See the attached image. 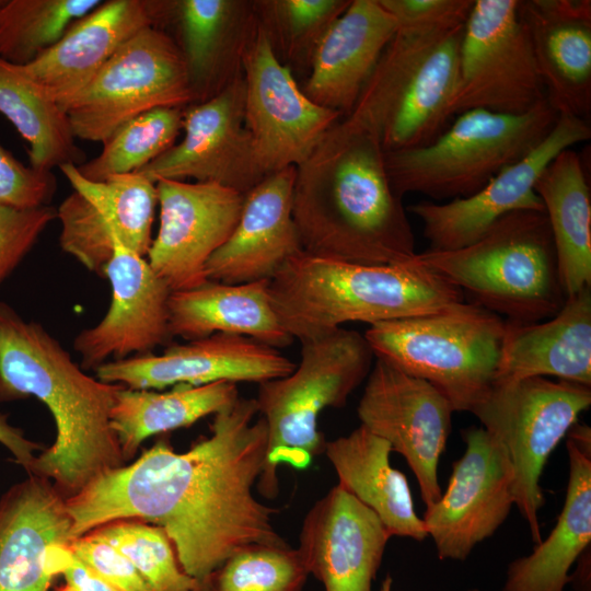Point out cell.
Instances as JSON below:
<instances>
[{
	"mask_svg": "<svg viewBox=\"0 0 591 591\" xmlns=\"http://www.w3.org/2000/svg\"><path fill=\"white\" fill-rule=\"evenodd\" d=\"M121 384L85 374L39 323L0 302V403L34 396L55 420V442L30 475L53 482L68 499L125 461L109 414Z\"/></svg>",
	"mask_w": 591,
	"mask_h": 591,
	"instance_id": "3",
	"label": "cell"
},
{
	"mask_svg": "<svg viewBox=\"0 0 591 591\" xmlns=\"http://www.w3.org/2000/svg\"><path fill=\"white\" fill-rule=\"evenodd\" d=\"M165 2L109 0L74 21L61 38L22 66L65 111L129 38L164 15Z\"/></svg>",
	"mask_w": 591,
	"mask_h": 591,
	"instance_id": "22",
	"label": "cell"
},
{
	"mask_svg": "<svg viewBox=\"0 0 591 591\" xmlns=\"http://www.w3.org/2000/svg\"><path fill=\"white\" fill-rule=\"evenodd\" d=\"M506 321L471 302L375 323L364 333L373 355L436 386L454 412H471L495 382Z\"/></svg>",
	"mask_w": 591,
	"mask_h": 591,
	"instance_id": "9",
	"label": "cell"
},
{
	"mask_svg": "<svg viewBox=\"0 0 591 591\" xmlns=\"http://www.w3.org/2000/svg\"><path fill=\"white\" fill-rule=\"evenodd\" d=\"M309 571L298 548L251 544L227 558L204 581V591H302Z\"/></svg>",
	"mask_w": 591,
	"mask_h": 591,
	"instance_id": "38",
	"label": "cell"
},
{
	"mask_svg": "<svg viewBox=\"0 0 591 591\" xmlns=\"http://www.w3.org/2000/svg\"><path fill=\"white\" fill-rule=\"evenodd\" d=\"M160 223L147 260L171 291L208 281L206 264L233 232L244 194L206 182L155 183Z\"/></svg>",
	"mask_w": 591,
	"mask_h": 591,
	"instance_id": "18",
	"label": "cell"
},
{
	"mask_svg": "<svg viewBox=\"0 0 591 591\" xmlns=\"http://www.w3.org/2000/svg\"><path fill=\"white\" fill-rule=\"evenodd\" d=\"M242 48L245 127L264 175L299 165L341 114L311 101L257 25Z\"/></svg>",
	"mask_w": 591,
	"mask_h": 591,
	"instance_id": "13",
	"label": "cell"
},
{
	"mask_svg": "<svg viewBox=\"0 0 591 591\" xmlns=\"http://www.w3.org/2000/svg\"><path fill=\"white\" fill-rule=\"evenodd\" d=\"M391 535L338 484L304 517L298 551L325 591H371Z\"/></svg>",
	"mask_w": 591,
	"mask_h": 591,
	"instance_id": "21",
	"label": "cell"
},
{
	"mask_svg": "<svg viewBox=\"0 0 591 591\" xmlns=\"http://www.w3.org/2000/svg\"><path fill=\"white\" fill-rule=\"evenodd\" d=\"M56 190L51 171L24 165L0 143V204L16 209L49 206Z\"/></svg>",
	"mask_w": 591,
	"mask_h": 591,
	"instance_id": "43",
	"label": "cell"
},
{
	"mask_svg": "<svg viewBox=\"0 0 591 591\" xmlns=\"http://www.w3.org/2000/svg\"><path fill=\"white\" fill-rule=\"evenodd\" d=\"M397 30L450 28L465 24L474 0H379Z\"/></svg>",
	"mask_w": 591,
	"mask_h": 591,
	"instance_id": "45",
	"label": "cell"
},
{
	"mask_svg": "<svg viewBox=\"0 0 591 591\" xmlns=\"http://www.w3.org/2000/svg\"><path fill=\"white\" fill-rule=\"evenodd\" d=\"M236 2L183 0L175 4L182 32V53L195 100H206L231 27Z\"/></svg>",
	"mask_w": 591,
	"mask_h": 591,
	"instance_id": "39",
	"label": "cell"
},
{
	"mask_svg": "<svg viewBox=\"0 0 591 591\" xmlns=\"http://www.w3.org/2000/svg\"><path fill=\"white\" fill-rule=\"evenodd\" d=\"M415 259L510 323L548 320L567 299L545 211H513L472 244L427 250Z\"/></svg>",
	"mask_w": 591,
	"mask_h": 591,
	"instance_id": "5",
	"label": "cell"
},
{
	"mask_svg": "<svg viewBox=\"0 0 591 591\" xmlns=\"http://www.w3.org/2000/svg\"><path fill=\"white\" fill-rule=\"evenodd\" d=\"M296 167L265 176L244 194L239 221L206 264L210 281L239 285L270 280L302 252L292 217Z\"/></svg>",
	"mask_w": 591,
	"mask_h": 591,
	"instance_id": "23",
	"label": "cell"
},
{
	"mask_svg": "<svg viewBox=\"0 0 591 591\" xmlns=\"http://www.w3.org/2000/svg\"><path fill=\"white\" fill-rule=\"evenodd\" d=\"M545 97L558 115L591 111V1L519 0Z\"/></svg>",
	"mask_w": 591,
	"mask_h": 591,
	"instance_id": "24",
	"label": "cell"
},
{
	"mask_svg": "<svg viewBox=\"0 0 591 591\" xmlns=\"http://www.w3.org/2000/svg\"><path fill=\"white\" fill-rule=\"evenodd\" d=\"M54 591H76L70 584H68L67 582L60 587H58L57 589H55Z\"/></svg>",
	"mask_w": 591,
	"mask_h": 591,
	"instance_id": "50",
	"label": "cell"
},
{
	"mask_svg": "<svg viewBox=\"0 0 591 591\" xmlns=\"http://www.w3.org/2000/svg\"><path fill=\"white\" fill-rule=\"evenodd\" d=\"M72 553L116 591H152L134 564L108 542L86 533L71 540Z\"/></svg>",
	"mask_w": 591,
	"mask_h": 591,
	"instance_id": "44",
	"label": "cell"
},
{
	"mask_svg": "<svg viewBox=\"0 0 591 591\" xmlns=\"http://www.w3.org/2000/svg\"><path fill=\"white\" fill-rule=\"evenodd\" d=\"M396 30L379 0H351L316 42L304 94L347 116Z\"/></svg>",
	"mask_w": 591,
	"mask_h": 591,
	"instance_id": "26",
	"label": "cell"
},
{
	"mask_svg": "<svg viewBox=\"0 0 591 591\" xmlns=\"http://www.w3.org/2000/svg\"><path fill=\"white\" fill-rule=\"evenodd\" d=\"M591 137L586 119L560 114L545 139L528 155L506 167L475 194L445 204L419 201L407 211L421 220L432 251H452L474 243L499 219L519 210L544 211L535 184L563 150Z\"/></svg>",
	"mask_w": 591,
	"mask_h": 591,
	"instance_id": "16",
	"label": "cell"
},
{
	"mask_svg": "<svg viewBox=\"0 0 591 591\" xmlns=\"http://www.w3.org/2000/svg\"><path fill=\"white\" fill-rule=\"evenodd\" d=\"M169 327L172 337L186 340L230 334L276 349L294 340L274 311L269 280L239 285L208 280L196 288L172 291Z\"/></svg>",
	"mask_w": 591,
	"mask_h": 591,
	"instance_id": "29",
	"label": "cell"
},
{
	"mask_svg": "<svg viewBox=\"0 0 591 591\" xmlns=\"http://www.w3.org/2000/svg\"><path fill=\"white\" fill-rule=\"evenodd\" d=\"M456 116L430 143L385 152L386 171L399 197L418 193L452 200L475 194L535 149L558 114L545 97L523 114L470 109Z\"/></svg>",
	"mask_w": 591,
	"mask_h": 591,
	"instance_id": "8",
	"label": "cell"
},
{
	"mask_svg": "<svg viewBox=\"0 0 591 591\" xmlns=\"http://www.w3.org/2000/svg\"><path fill=\"white\" fill-rule=\"evenodd\" d=\"M182 120L179 107L142 113L119 126L102 142L100 154L77 169L90 181L138 172L174 146Z\"/></svg>",
	"mask_w": 591,
	"mask_h": 591,
	"instance_id": "36",
	"label": "cell"
},
{
	"mask_svg": "<svg viewBox=\"0 0 591 591\" xmlns=\"http://www.w3.org/2000/svg\"><path fill=\"white\" fill-rule=\"evenodd\" d=\"M351 0H279L262 2L287 38L290 53L312 47Z\"/></svg>",
	"mask_w": 591,
	"mask_h": 591,
	"instance_id": "41",
	"label": "cell"
},
{
	"mask_svg": "<svg viewBox=\"0 0 591 591\" xmlns=\"http://www.w3.org/2000/svg\"><path fill=\"white\" fill-rule=\"evenodd\" d=\"M283 328L300 343L343 324L370 325L439 312L464 301L462 292L415 257L399 265H361L300 252L269 280Z\"/></svg>",
	"mask_w": 591,
	"mask_h": 591,
	"instance_id": "4",
	"label": "cell"
},
{
	"mask_svg": "<svg viewBox=\"0 0 591 591\" xmlns=\"http://www.w3.org/2000/svg\"><path fill=\"white\" fill-rule=\"evenodd\" d=\"M103 1L7 0L0 10V58L25 66Z\"/></svg>",
	"mask_w": 591,
	"mask_h": 591,
	"instance_id": "35",
	"label": "cell"
},
{
	"mask_svg": "<svg viewBox=\"0 0 591 591\" xmlns=\"http://www.w3.org/2000/svg\"><path fill=\"white\" fill-rule=\"evenodd\" d=\"M462 434L466 448L452 464L448 487L421 518L441 560H466L514 506V475L505 449L482 427Z\"/></svg>",
	"mask_w": 591,
	"mask_h": 591,
	"instance_id": "15",
	"label": "cell"
},
{
	"mask_svg": "<svg viewBox=\"0 0 591 591\" xmlns=\"http://www.w3.org/2000/svg\"><path fill=\"white\" fill-rule=\"evenodd\" d=\"M467 591H480V590H478V589H470Z\"/></svg>",
	"mask_w": 591,
	"mask_h": 591,
	"instance_id": "52",
	"label": "cell"
},
{
	"mask_svg": "<svg viewBox=\"0 0 591 591\" xmlns=\"http://www.w3.org/2000/svg\"><path fill=\"white\" fill-rule=\"evenodd\" d=\"M591 405V386L546 378L495 381L471 409L511 463L513 498L534 544L542 540L540 480L558 443Z\"/></svg>",
	"mask_w": 591,
	"mask_h": 591,
	"instance_id": "10",
	"label": "cell"
},
{
	"mask_svg": "<svg viewBox=\"0 0 591 591\" xmlns=\"http://www.w3.org/2000/svg\"><path fill=\"white\" fill-rule=\"evenodd\" d=\"M569 583L576 591H591L590 584V548L577 560L575 571L569 576Z\"/></svg>",
	"mask_w": 591,
	"mask_h": 591,
	"instance_id": "48",
	"label": "cell"
},
{
	"mask_svg": "<svg viewBox=\"0 0 591 591\" xmlns=\"http://www.w3.org/2000/svg\"><path fill=\"white\" fill-rule=\"evenodd\" d=\"M112 301L105 316L81 331L73 340L82 369H96L114 360L144 356L171 338V289L152 270L146 257L115 237V251L105 268Z\"/></svg>",
	"mask_w": 591,
	"mask_h": 591,
	"instance_id": "20",
	"label": "cell"
},
{
	"mask_svg": "<svg viewBox=\"0 0 591 591\" xmlns=\"http://www.w3.org/2000/svg\"><path fill=\"white\" fill-rule=\"evenodd\" d=\"M124 554L152 591H204V581L182 568L174 545L158 525L119 519L90 531Z\"/></svg>",
	"mask_w": 591,
	"mask_h": 591,
	"instance_id": "37",
	"label": "cell"
},
{
	"mask_svg": "<svg viewBox=\"0 0 591 591\" xmlns=\"http://www.w3.org/2000/svg\"><path fill=\"white\" fill-rule=\"evenodd\" d=\"M374 355L363 335L336 328L301 341L300 362L282 378L258 384L255 397L268 443L258 493L274 499L279 493L278 468L304 470L324 453L326 440L317 418L327 407L345 406L368 378Z\"/></svg>",
	"mask_w": 591,
	"mask_h": 591,
	"instance_id": "6",
	"label": "cell"
},
{
	"mask_svg": "<svg viewBox=\"0 0 591 591\" xmlns=\"http://www.w3.org/2000/svg\"><path fill=\"white\" fill-rule=\"evenodd\" d=\"M391 445L360 425L326 441L324 454L338 485L369 508L392 536L422 542L428 537L417 514L406 476L390 463Z\"/></svg>",
	"mask_w": 591,
	"mask_h": 591,
	"instance_id": "30",
	"label": "cell"
},
{
	"mask_svg": "<svg viewBox=\"0 0 591 591\" xmlns=\"http://www.w3.org/2000/svg\"><path fill=\"white\" fill-rule=\"evenodd\" d=\"M48 567L54 577L63 576L76 591H116L72 553L69 543H58L50 547Z\"/></svg>",
	"mask_w": 591,
	"mask_h": 591,
	"instance_id": "46",
	"label": "cell"
},
{
	"mask_svg": "<svg viewBox=\"0 0 591 591\" xmlns=\"http://www.w3.org/2000/svg\"><path fill=\"white\" fill-rule=\"evenodd\" d=\"M59 169L73 190L107 221L117 240L128 250L147 257L158 206L155 183L137 172L90 181L74 164H63Z\"/></svg>",
	"mask_w": 591,
	"mask_h": 591,
	"instance_id": "34",
	"label": "cell"
},
{
	"mask_svg": "<svg viewBox=\"0 0 591 591\" xmlns=\"http://www.w3.org/2000/svg\"><path fill=\"white\" fill-rule=\"evenodd\" d=\"M453 412L436 386L375 358L357 407L360 425L406 460L426 508L442 494L438 467Z\"/></svg>",
	"mask_w": 591,
	"mask_h": 591,
	"instance_id": "14",
	"label": "cell"
},
{
	"mask_svg": "<svg viewBox=\"0 0 591 591\" xmlns=\"http://www.w3.org/2000/svg\"><path fill=\"white\" fill-rule=\"evenodd\" d=\"M519 0H474L464 24L450 115L487 109L518 115L545 99Z\"/></svg>",
	"mask_w": 591,
	"mask_h": 591,
	"instance_id": "12",
	"label": "cell"
},
{
	"mask_svg": "<svg viewBox=\"0 0 591 591\" xmlns=\"http://www.w3.org/2000/svg\"><path fill=\"white\" fill-rule=\"evenodd\" d=\"M0 443L4 445L18 464L30 473L36 457V451H44L45 448L32 440H28L24 432L9 424L5 415L0 414Z\"/></svg>",
	"mask_w": 591,
	"mask_h": 591,
	"instance_id": "47",
	"label": "cell"
},
{
	"mask_svg": "<svg viewBox=\"0 0 591 591\" xmlns=\"http://www.w3.org/2000/svg\"><path fill=\"white\" fill-rule=\"evenodd\" d=\"M71 540L66 499L51 480L14 484L0 498V591H48L49 549Z\"/></svg>",
	"mask_w": 591,
	"mask_h": 591,
	"instance_id": "25",
	"label": "cell"
},
{
	"mask_svg": "<svg viewBox=\"0 0 591 591\" xmlns=\"http://www.w3.org/2000/svg\"><path fill=\"white\" fill-rule=\"evenodd\" d=\"M393 586V579L391 576H386V578L382 581L380 591H392Z\"/></svg>",
	"mask_w": 591,
	"mask_h": 591,
	"instance_id": "49",
	"label": "cell"
},
{
	"mask_svg": "<svg viewBox=\"0 0 591 591\" xmlns=\"http://www.w3.org/2000/svg\"><path fill=\"white\" fill-rule=\"evenodd\" d=\"M239 397L237 383L230 381L199 386L179 384L166 392L124 386L116 395L109 421L126 462L149 437L189 427Z\"/></svg>",
	"mask_w": 591,
	"mask_h": 591,
	"instance_id": "32",
	"label": "cell"
},
{
	"mask_svg": "<svg viewBox=\"0 0 591 591\" xmlns=\"http://www.w3.org/2000/svg\"><path fill=\"white\" fill-rule=\"evenodd\" d=\"M61 224V248L88 270L105 277L115 251V234L107 221L79 193L74 192L56 209Z\"/></svg>",
	"mask_w": 591,
	"mask_h": 591,
	"instance_id": "40",
	"label": "cell"
},
{
	"mask_svg": "<svg viewBox=\"0 0 591 591\" xmlns=\"http://www.w3.org/2000/svg\"><path fill=\"white\" fill-rule=\"evenodd\" d=\"M0 113L28 144L30 166L51 171L84 163L66 112L22 66L0 58Z\"/></svg>",
	"mask_w": 591,
	"mask_h": 591,
	"instance_id": "33",
	"label": "cell"
},
{
	"mask_svg": "<svg viewBox=\"0 0 591 591\" xmlns=\"http://www.w3.org/2000/svg\"><path fill=\"white\" fill-rule=\"evenodd\" d=\"M195 101L179 46L155 25L129 38L65 107L76 139L103 142L131 118Z\"/></svg>",
	"mask_w": 591,
	"mask_h": 591,
	"instance_id": "11",
	"label": "cell"
},
{
	"mask_svg": "<svg viewBox=\"0 0 591 591\" xmlns=\"http://www.w3.org/2000/svg\"><path fill=\"white\" fill-rule=\"evenodd\" d=\"M292 217L303 252L314 256L399 265L417 254L385 151L375 135L348 116L296 166Z\"/></svg>",
	"mask_w": 591,
	"mask_h": 591,
	"instance_id": "2",
	"label": "cell"
},
{
	"mask_svg": "<svg viewBox=\"0 0 591 591\" xmlns=\"http://www.w3.org/2000/svg\"><path fill=\"white\" fill-rule=\"evenodd\" d=\"M556 376L591 386V287L567 297L551 318L506 321L495 381Z\"/></svg>",
	"mask_w": 591,
	"mask_h": 591,
	"instance_id": "28",
	"label": "cell"
},
{
	"mask_svg": "<svg viewBox=\"0 0 591 591\" xmlns=\"http://www.w3.org/2000/svg\"><path fill=\"white\" fill-rule=\"evenodd\" d=\"M296 363L278 349L248 337L213 334L170 345L161 355L107 361L95 369L96 379L134 390H160L217 381L256 382L290 374Z\"/></svg>",
	"mask_w": 591,
	"mask_h": 591,
	"instance_id": "19",
	"label": "cell"
},
{
	"mask_svg": "<svg viewBox=\"0 0 591 591\" xmlns=\"http://www.w3.org/2000/svg\"><path fill=\"white\" fill-rule=\"evenodd\" d=\"M255 398L239 397L213 415L210 436L185 452L166 439L131 464L107 471L66 499L71 536L119 519L161 526L182 568L204 580L251 544L287 543L277 513L253 495L265 464L268 432Z\"/></svg>",
	"mask_w": 591,
	"mask_h": 591,
	"instance_id": "1",
	"label": "cell"
},
{
	"mask_svg": "<svg viewBox=\"0 0 591 591\" xmlns=\"http://www.w3.org/2000/svg\"><path fill=\"white\" fill-rule=\"evenodd\" d=\"M463 28L396 30L383 50L347 116L385 152L422 147L447 128Z\"/></svg>",
	"mask_w": 591,
	"mask_h": 591,
	"instance_id": "7",
	"label": "cell"
},
{
	"mask_svg": "<svg viewBox=\"0 0 591 591\" xmlns=\"http://www.w3.org/2000/svg\"><path fill=\"white\" fill-rule=\"evenodd\" d=\"M245 84L235 78L216 94L183 111L184 138L139 170L160 179L217 183L242 194L265 176L245 127Z\"/></svg>",
	"mask_w": 591,
	"mask_h": 591,
	"instance_id": "17",
	"label": "cell"
},
{
	"mask_svg": "<svg viewBox=\"0 0 591 591\" xmlns=\"http://www.w3.org/2000/svg\"><path fill=\"white\" fill-rule=\"evenodd\" d=\"M569 475L563 509L546 538L512 560L501 591H564L570 569L591 544V429L567 433Z\"/></svg>",
	"mask_w": 591,
	"mask_h": 591,
	"instance_id": "27",
	"label": "cell"
},
{
	"mask_svg": "<svg viewBox=\"0 0 591 591\" xmlns=\"http://www.w3.org/2000/svg\"><path fill=\"white\" fill-rule=\"evenodd\" d=\"M7 0H0V10L3 8V5L5 4Z\"/></svg>",
	"mask_w": 591,
	"mask_h": 591,
	"instance_id": "51",
	"label": "cell"
},
{
	"mask_svg": "<svg viewBox=\"0 0 591 591\" xmlns=\"http://www.w3.org/2000/svg\"><path fill=\"white\" fill-rule=\"evenodd\" d=\"M56 217L50 206L16 209L0 204V286Z\"/></svg>",
	"mask_w": 591,
	"mask_h": 591,
	"instance_id": "42",
	"label": "cell"
},
{
	"mask_svg": "<svg viewBox=\"0 0 591 591\" xmlns=\"http://www.w3.org/2000/svg\"><path fill=\"white\" fill-rule=\"evenodd\" d=\"M535 193L548 219L566 296L591 287V195L578 152L569 148L557 154Z\"/></svg>",
	"mask_w": 591,
	"mask_h": 591,
	"instance_id": "31",
	"label": "cell"
}]
</instances>
